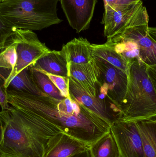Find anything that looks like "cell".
<instances>
[{"instance_id":"obj_11","label":"cell","mask_w":156,"mask_h":157,"mask_svg":"<svg viewBox=\"0 0 156 157\" xmlns=\"http://www.w3.org/2000/svg\"><path fill=\"white\" fill-rule=\"evenodd\" d=\"M98 0H60L70 25L77 33L88 29Z\"/></svg>"},{"instance_id":"obj_19","label":"cell","mask_w":156,"mask_h":157,"mask_svg":"<svg viewBox=\"0 0 156 157\" xmlns=\"http://www.w3.org/2000/svg\"><path fill=\"white\" fill-rule=\"evenodd\" d=\"M93 157H122L115 138L111 131L92 145Z\"/></svg>"},{"instance_id":"obj_14","label":"cell","mask_w":156,"mask_h":157,"mask_svg":"<svg viewBox=\"0 0 156 157\" xmlns=\"http://www.w3.org/2000/svg\"><path fill=\"white\" fill-rule=\"evenodd\" d=\"M68 63L61 51H51L38 59L30 68L44 73L69 77Z\"/></svg>"},{"instance_id":"obj_12","label":"cell","mask_w":156,"mask_h":157,"mask_svg":"<svg viewBox=\"0 0 156 157\" xmlns=\"http://www.w3.org/2000/svg\"><path fill=\"white\" fill-rule=\"evenodd\" d=\"M91 145L64 132L53 137L44 157H69L90 148Z\"/></svg>"},{"instance_id":"obj_16","label":"cell","mask_w":156,"mask_h":157,"mask_svg":"<svg viewBox=\"0 0 156 157\" xmlns=\"http://www.w3.org/2000/svg\"><path fill=\"white\" fill-rule=\"evenodd\" d=\"M91 49L93 58L106 61L128 74L130 61L116 50L112 42L107 40L104 44H91Z\"/></svg>"},{"instance_id":"obj_10","label":"cell","mask_w":156,"mask_h":157,"mask_svg":"<svg viewBox=\"0 0 156 157\" xmlns=\"http://www.w3.org/2000/svg\"><path fill=\"white\" fill-rule=\"evenodd\" d=\"M148 25H140L127 28L122 33L107 38V40L116 41L129 40L137 44L141 61L146 65L156 64V43L148 34Z\"/></svg>"},{"instance_id":"obj_6","label":"cell","mask_w":156,"mask_h":157,"mask_svg":"<svg viewBox=\"0 0 156 157\" xmlns=\"http://www.w3.org/2000/svg\"><path fill=\"white\" fill-rule=\"evenodd\" d=\"M8 39L16 47L17 62L13 71L5 80L3 85L6 84L23 70L31 67L38 59L51 51L31 30L17 29Z\"/></svg>"},{"instance_id":"obj_2","label":"cell","mask_w":156,"mask_h":157,"mask_svg":"<svg viewBox=\"0 0 156 157\" xmlns=\"http://www.w3.org/2000/svg\"><path fill=\"white\" fill-rule=\"evenodd\" d=\"M6 94L10 106L35 113L54 123L63 132L90 145L111 132V124L89 108L69 113L62 109L60 100L48 95L35 96L7 89Z\"/></svg>"},{"instance_id":"obj_21","label":"cell","mask_w":156,"mask_h":157,"mask_svg":"<svg viewBox=\"0 0 156 157\" xmlns=\"http://www.w3.org/2000/svg\"><path fill=\"white\" fill-rule=\"evenodd\" d=\"M29 69L34 82L44 93L60 100L65 98L62 97L60 90L45 74L30 67Z\"/></svg>"},{"instance_id":"obj_7","label":"cell","mask_w":156,"mask_h":157,"mask_svg":"<svg viewBox=\"0 0 156 157\" xmlns=\"http://www.w3.org/2000/svg\"><path fill=\"white\" fill-rule=\"evenodd\" d=\"M93 59L99 70L98 88L100 94L107 97L121 109L127 90L128 74L106 61Z\"/></svg>"},{"instance_id":"obj_1","label":"cell","mask_w":156,"mask_h":157,"mask_svg":"<svg viewBox=\"0 0 156 157\" xmlns=\"http://www.w3.org/2000/svg\"><path fill=\"white\" fill-rule=\"evenodd\" d=\"M0 157H44L51 139L63 132L35 113L11 106L1 111Z\"/></svg>"},{"instance_id":"obj_18","label":"cell","mask_w":156,"mask_h":157,"mask_svg":"<svg viewBox=\"0 0 156 157\" xmlns=\"http://www.w3.org/2000/svg\"><path fill=\"white\" fill-rule=\"evenodd\" d=\"M8 90H15L35 96H45L34 82L30 75L29 67L23 70L17 75L11 78L6 84L2 85Z\"/></svg>"},{"instance_id":"obj_9","label":"cell","mask_w":156,"mask_h":157,"mask_svg":"<svg viewBox=\"0 0 156 157\" xmlns=\"http://www.w3.org/2000/svg\"><path fill=\"white\" fill-rule=\"evenodd\" d=\"M69 77V88L71 98L91 110L103 118L111 125L122 120V111L114 105H108V100L103 98L93 97L89 95L78 84Z\"/></svg>"},{"instance_id":"obj_24","label":"cell","mask_w":156,"mask_h":157,"mask_svg":"<svg viewBox=\"0 0 156 157\" xmlns=\"http://www.w3.org/2000/svg\"><path fill=\"white\" fill-rule=\"evenodd\" d=\"M141 1L142 0H103V2H104V7L105 6L114 7V6L136 3Z\"/></svg>"},{"instance_id":"obj_29","label":"cell","mask_w":156,"mask_h":157,"mask_svg":"<svg viewBox=\"0 0 156 157\" xmlns=\"http://www.w3.org/2000/svg\"><path fill=\"white\" fill-rule=\"evenodd\" d=\"M7 1V0H0V3L2 2H5V1Z\"/></svg>"},{"instance_id":"obj_20","label":"cell","mask_w":156,"mask_h":157,"mask_svg":"<svg viewBox=\"0 0 156 157\" xmlns=\"http://www.w3.org/2000/svg\"><path fill=\"white\" fill-rule=\"evenodd\" d=\"M17 52L15 45L10 40L6 41L4 48L1 51L0 54V67L1 71V78L3 82L8 77L12 71H13L17 62Z\"/></svg>"},{"instance_id":"obj_13","label":"cell","mask_w":156,"mask_h":157,"mask_svg":"<svg viewBox=\"0 0 156 157\" xmlns=\"http://www.w3.org/2000/svg\"><path fill=\"white\" fill-rule=\"evenodd\" d=\"M69 77L75 80L89 95L97 97L99 72L95 60L85 64L69 63Z\"/></svg>"},{"instance_id":"obj_25","label":"cell","mask_w":156,"mask_h":157,"mask_svg":"<svg viewBox=\"0 0 156 157\" xmlns=\"http://www.w3.org/2000/svg\"><path fill=\"white\" fill-rule=\"evenodd\" d=\"M0 105L2 108V111L9 109L11 108L7 101L6 89L4 88L2 85L0 87Z\"/></svg>"},{"instance_id":"obj_28","label":"cell","mask_w":156,"mask_h":157,"mask_svg":"<svg viewBox=\"0 0 156 157\" xmlns=\"http://www.w3.org/2000/svg\"><path fill=\"white\" fill-rule=\"evenodd\" d=\"M148 34L151 39L156 43V26L155 27H149Z\"/></svg>"},{"instance_id":"obj_27","label":"cell","mask_w":156,"mask_h":157,"mask_svg":"<svg viewBox=\"0 0 156 157\" xmlns=\"http://www.w3.org/2000/svg\"><path fill=\"white\" fill-rule=\"evenodd\" d=\"M69 157H93L90 148Z\"/></svg>"},{"instance_id":"obj_8","label":"cell","mask_w":156,"mask_h":157,"mask_svg":"<svg viewBox=\"0 0 156 157\" xmlns=\"http://www.w3.org/2000/svg\"><path fill=\"white\" fill-rule=\"evenodd\" d=\"M111 131L122 157H145L143 141L135 121H120L111 125Z\"/></svg>"},{"instance_id":"obj_23","label":"cell","mask_w":156,"mask_h":157,"mask_svg":"<svg viewBox=\"0 0 156 157\" xmlns=\"http://www.w3.org/2000/svg\"><path fill=\"white\" fill-rule=\"evenodd\" d=\"M16 28L5 21L0 17V49L4 48L8 39L15 33Z\"/></svg>"},{"instance_id":"obj_5","label":"cell","mask_w":156,"mask_h":157,"mask_svg":"<svg viewBox=\"0 0 156 157\" xmlns=\"http://www.w3.org/2000/svg\"><path fill=\"white\" fill-rule=\"evenodd\" d=\"M149 16L141 1L136 3L120 6H105L102 24L103 35L107 38L118 35L127 28L148 25Z\"/></svg>"},{"instance_id":"obj_26","label":"cell","mask_w":156,"mask_h":157,"mask_svg":"<svg viewBox=\"0 0 156 157\" xmlns=\"http://www.w3.org/2000/svg\"><path fill=\"white\" fill-rule=\"evenodd\" d=\"M147 71L151 82L153 83L156 93V64L147 65Z\"/></svg>"},{"instance_id":"obj_3","label":"cell","mask_w":156,"mask_h":157,"mask_svg":"<svg viewBox=\"0 0 156 157\" xmlns=\"http://www.w3.org/2000/svg\"><path fill=\"white\" fill-rule=\"evenodd\" d=\"M147 67L137 59L129 62L127 90L121 106V121H136L156 118V93Z\"/></svg>"},{"instance_id":"obj_17","label":"cell","mask_w":156,"mask_h":157,"mask_svg":"<svg viewBox=\"0 0 156 157\" xmlns=\"http://www.w3.org/2000/svg\"><path fill=\"white\" fill-rule=\"evenodd\" d=\"M135 122L143 141L145 157H156V118Z\"/></svg>"},{"instance_id":"obj_22","label":"cell","mask_w":156,"mask_h":157,"mask_svg":"<svg viewBox=\"0 0 156 157\" xmlns=\"http://www.w3.org/2000/svg\"><path fill=\"white\" fill-rule=\"evenodd\" d=\"M55 84L64 98H71L69 88V77H63L50 74L45 73Z\"/></svg>"},{"instance_id":"obj_15","label":"cell","mask_w":156,"mask_h":157,"mask_svg":"<svg viewBox=\"0 0 156 157\" xmlns=\"http://www.w3.org/2000/svg\"><path fill=\"white\" fill-rule=\"evenodd\" d=\"M91 44L86 38H74L62 47L61 52L65 55L68 63L85 64L93 59Z\"/></svg>"},{"instance_id":"obj_4","label":"cell","mask_w":156,"mask_h":157,"mask_svg":"<svg viewBox=\"0 0 156 157\" xmlns=\"http://www.w3.org/2000/svg\"><path fill=\"white\" fill-rule=\"evenodd\" d=\"M59 0H7L0 3V17L16 29L41 30L62 20L58 17Z\"/></svg>"}]
</instances>
